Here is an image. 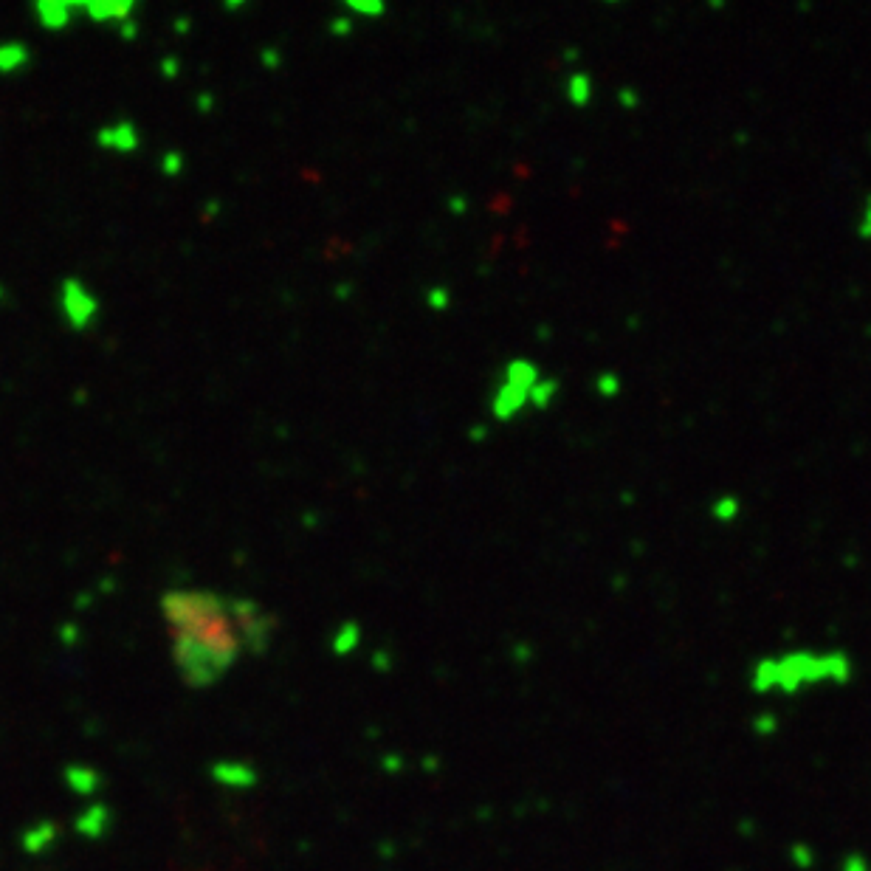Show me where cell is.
Returning a JSON list of instances; mask_svg holds the SVG:
<instances>
[{
  "instance_id": "cell-1",
  "label": "cell",
  "mask_w": 871,
  "mask_h": 871,
  "mask_svg": "<svg viewBox=\"0 0 871 871\" xmlns=\"http://www.w3.org/2000/svg\"><path fill=\"white\" fill-rule=\"evenodd\" d=\"M170 623L172 660L189 688L215 685L243 657L229 598L215 590H170L161 595Z\"/></svg>"
},
{
  "instance_id": "cell-2",
  "label": "cell",
  "mask_w": 871,
  "mask_h": 871,
  "mask_svg": "<svg viewBox=\"0 0 871 871\" xmlns=\"http://www.w3.org/2000/svg\"><path fill=\"white\" fill-rule=\"evenodd\" d=\"M855 657L843 649H787L762 654L747 669L756 697L795 700L818 688H843L855 680Z\"/></svg>"
},
{
  "instance_id": "cell-3",
  "label": "cell",
  "mask_w": 871,
  "mask_h": 871,
  "mask_svg": "<svg viewBox=\"0 0 871 871\" xmlns=\"http://www.w3.org/2000/svg\"><path fill=\"white\" fill-rule=\"evenodd\" d=\"M542 367L533 364L530 358H511L502 373H499L497 387L491 395V418L499 423L519 418L525 409H530V392L536 387V381L542 378Z\"/></svg>"
},
{
  "instance_id": "cell-4",
  "label": "cell",
  "mask_w": 871,
  "mask_h": 871,
  "mask_svg": "<svg viewBox=\"0 0 871 871\" xmlns=\"http://www.w3.org/2000/svg\"><path fill=\"white\" fill-rule=\"evenodd\" d=\"M229 612H232L240 640H243V652L251 657L268 652L274 632H277V618L251 598H229Z\"/></svg>"
},
{
  "instance_id": "cell-5",
  "label": "cell",
  "mask_w": 871,
  "mask_h": 871,
  "mask_svg": "<svg viewBox=\"0 0 871 871\" xmlns=\"http://www.w3.org/2000/svg\"><path fill=\"white\" fill-rule=\"evenodd\" d=\"M60 308H63L68 327L82 333V330H88L96 322V316H99V299L82 282L68 277L60 285Z\"/></svg>"
},
{
  "instance_id": "cell-6",
  "label": "cell",
  "mask_w": 871,
  "mask_h": 871,
  "mask_svg": "<svg viewBox=\"0 0 871 871\" xmlns=\"http://www.w3.org/2000/svg\"><path fill=\"white\" fill-rule=\"evenodd\" d=\"M139 141V130H136L133 122H127V119H122V122H116V125L110 127H102L99 136H96V144L102 150H113V153H122V156L136 153L139 150Z\"/></svg>"
},
{
  "instance_id": "cell-7",
  "label": "cell",
  "mask_w": 871,
  "mask_h": 871,
  "mask_svg": "<svg viewBox=\"0 0 871 871\" xmlns=\"http://www.w3.org/2000/svg\"><path fill=\"white\" fill-rule=\"evenodd\" d=\"M32 12L43 29H48V32H60V29H65V26L74 20L77 12H82V3H68V0H63V3H57V0H40V3H34Z\"/></svg>"
},
{
  "instance_id": "cell-8",
  "label": "cell",
  "mask_w": 871,
  "mask_h": 871,
  "mask_svg": "<svg viewBox=\"0 0 871 871\" xmlns=\"http://www.w3.org/2000/svg\"><path fill=\"white\" fill-rule=\"evenodd\" d=\"M212 776L218 778L223 787H229V790H251V787L257 784V773H254V767H249V764H240V762L215 764Z\"/></svg>"
},
{
  "instance_id": "cell-9",
  "label": "cell",
  "mask_w": 871,
  "mask_h": 871,
  "mask_svg": "<svg viewBox=\"0 0 871 871\" xmlns=\"http://www.w3.org/2000/svg\"><path fill=\"white\" fill-rule=\"evenodd\" d=\"M136 12V3H113V0H105V3H82V15H88L94 23H125Z\"/></svg>"
},
{
  "instance_id": "cell-10",
  "label": "cell",
  "mask_w": 871,
  "mask_h": 871,
  "mask_svg": "<svg viewBox=\"0 0 871 871\" xmlns=\"http://www.w3.org/2000/svg\"><path fill=\"white\" fill-rule=\"evenodd\" d=\"M32 63V48L26 43H0V74H17Z\"/></svg>"
},
{
  "instance_id": "cell-11",
  "label": "cell",
  "mask_w": 871,
  "mask_h": 871,
  "mask_svg": "<svg viewBox=\"0 0 871 871\" xmlns=\"http://www.w3.org/2000/svg\"><path fill=\"white\" fill-rule=\"evenodd\" d=\"M333 652L339 654V657H347V654H353L361 646V626H358L356 621H344L336 632H333Z\"/></svg>"
},
{
  "instance_id": "cell-12",
  "label": "cell",
  "mask_w": 871,
  "mask_h": 871,
  "mask_svg": "<svg viewBox=\"0 0 871 871\" xmlns=\"http://www.w3.org/2000/svg\"><path fill=\"white\" fill-rule=\"evenodd\" d=\"M592 77L587 74V71H573L570 77H567V99L576 105V108H587L592 99Z\"/></svg>"
},
{
  "instance_id": "cell-13",
  "label": "cell",
  "mask_w": 871,
  "mask_h": 871,
  "mask_svg": "<svg viewBox=\"0 0 871 871\" xmlns=\"http://www.w3.org/2000/svg\"><path fill=\"white\" fill-rule=\"evenodd\" d=\"M559 389H561L559 378H553V375H542V378L536 381L533 392H530V409H547V406L559 398Z\"/></svg>"
},
{
  "instance_id": "cell-14",
  "label": "cell",
  "mask_w": 871,
  "mask_h": 871,
  "mask_svg": "<svg viewBox=\"0 0 871 871\" xmlns=\"http://www.w3.org/2000/svg\"><path fill=\"white\" fill-rule=\"evenodd\" d=\"M65 781L79 795H91L99 787V776H96L91 767H68L65 770Z\"/></svg>"
},
{
  "instance_id": "cell-15",
  "label": "cell",
  "mask_w": 871,
  "mask_h": 871,
  "mask_svg": "<svg viewBox=\"0 0 871 871\" xmlns=\"http://www.w3.org/2000/svg\"><path fill=\"white\" fill-rule=\"evenodd\" d=\"M708 511H711V519L722 522V525H731L742 514V502L733 497V494H725V497H716Z\"/></svg>"
},
{
  "instance_id": "cell-16",
  "label": "cell",
  "mask_w": 871,
  "mask_h": 871,
  "mask_svg": "<svg viewBox=\"0 0 871 871\" xmlns=\"http://www.w3.org/2000/svg\"><path fill=\"white\" fill-rule=\"evenodd\" d=\"M54 840H57V826L40 824V826H34V829H29V832L23 835V846H26V852L37 855V852H43L46 846H51Z\"/></svg>"
},
{
  "instance_id": "cell-17",
  "label": "cell",
  "mask_w": 871,
  "mask_h": 871,
  "mask_svg": "<svg viewBox=\"0 0 871 871\" xmlns=\"http://www.w3.org/2000/svg\"><path fill=\"white\" fill-rule=\"evenodd\" d=\"M77 829L82 832V835H88V838L105 835V829H108V809L105 807L88 809V812L77 821Z\"/></svg>"
},
{
  "instance_id": "cell-18",
  "label": "cell",
  "mask_w": 871,
  "mask_h": 871,
  "mask_svg": "<svg viewBox=\"0 0 871 871\" xmlns=\"http://www.w3.org/2000/svg\"><path fill=\"white\" fill-rule=\"evenodd\" d=\"M595 389L604 395V398H612V395H618L621 392V378L615 373H604L595 378Z\"/></svg>"
},
{
  "instance_id": "cell-19",
  "label": "cell",
  "mask_w": 871,
  "mask_h": 871,
  "mask_svg": "<svg viewBox=\"0 0 871 871\" xmlns=\"http://www.w3.org/2000/svg\"><path fill=\"white\" fill-rule=\"evenodd\" d=\"M347 9H350L353 15H370V17H381L384 12H387L384 3H364V0H347Z\"/></svg>"
},
{
  "instance_id": "cell-20",
  "label": "cell",
  "mask_w": 871,
  "mask_h": 871,
  "mask_svg": "<svg viewBox=\"0 0 871 871\" xmlns=\"http://www.w3.org/2000/svg\"><path fill=\"white\" fill-rule=\"evenodd\" d=\"M857 237H860V240H871V195H866V201H863V206H860Z\"/></svg>"
},
{
  "instance_id": "cell-21",
  "label": "cell",
  "mask_w": 871,
  "mask_h": 871,
  "mask_svg": "<svg viewBox=\"0 0 871 871\" xmlns=\"http://www.w3.org/2000/svg\"><path fill=\"white\" fill-rule=\"evenodd\" d=\"M181 170H184V156H181V153H167L164 161H161V172H164L167 178H178Z\"/></svg>"
},
{
  "instance_id": "cell-22",
  "label": "cell",
  "mask_w": 871,
  "mask_h": 871,
  "mask_svg": "<svg viewBox=\"0 0 871 871\" xmlns=\"http://www.w3.org/2000/svg\"><path fill=\"white\" fill-rule=\"evenodd\" d=\"M840 871H871V863L863 855H846L840 863Z\"/></svg>"
},
{
  "instance_id": "cell-23",
  "label": "cell",
  "mask_w": 871,
  "mask_h": 871,
  "mask_svg": "<svg viewBox=\"0 0 871 871\" xmlns=\"http://www.w3.org/2000/svg\"><path fill=\"white\" fill-rule=\"evenodd\" d=\"M426 302H429L435 311H446V308H449V291H446V288H432L429 296H426Z\"/></svg>"
},
{
  "instance_id": "cell-24",
  "label": "cell",
  "mask_w": 871,
  "mask_h": 871,
  "mask_svg": "<svg viewBox=\"0 0 871 871\" xmlns=\"http://www.w3.org/2000/svg\"><path fill=\"white\" fill-rule=\"evenodd\" d=\"M793 855H795L793 860L801 866V869L812 866V849H809V846H801V843H798V846H793Z\"/></svg>"
},
{
  "instance_id": "cell-25",
  "label": "cell",
  "mask_w": 871,
  "mask_h": 871,
  "mask_svg": "<svg viewBox=\"0 0 871 871\" xmlns=\"http://www.w3.org/2000/svg\"><path fill=\"white\" fill-rule=\"evenodd\" d=\"M119 34L125 37V40H136L139 37V20H125V23H119Z\"/></svg>"
},
{
  "instance_id": "cell-26",
  "label": "cell",
  "mask_w": 871,
  "mask_h": 871,
  "mask_svg": "<svg viewBox=\"0 0 871 871\" xmlns=\"http://www.w3.org/2000/svg\"><path fill=\"white\" fill-rule=\"evenodd\" d=\"M178 71H181V63H178L175 57H164V60H161V74H164L167 79L178 77Z\"/></svg>"
},
{
  "instance_id": "cell-27",
  "label": "cell",
  "mask_w": 871,
  "mask_h": 871,
  "mask_svg": "<svg viewBox=\"0 0 871 871\" xmlns=\"http://www.w3.org/2000/svg\"><path fill=\"white\" fill-rule=\"evenodd\" d=\"M353 29V20H347V17H339V20H333V26H330V32L333 34H347Z\"/></svg>"
},
{
  "instance_id": "cell-28",
  "label": "cell",
  "mask_w": 871,
  "mask_h": 871,
  "mask_svg": "<svg viewBox=\"0 0 871 871\" xmlns=\"http://www.w3.org/2000/svg\"><path fill=\"white\" fill-rule=\"evenodd\" d=\"M263 63H265V68H280V54H277L274 48H265Z\"/></svg>"
},
{
  "instance_id": "cell-29",
  "label": "cell",
  "mask_w": 871,
  "mask_h": 871,
  "mask_svg": "<svg viewBox=\"0 0 871 871\" xmlns=\"http://www.w3.org/2000/svg\"><path fill=\"white\" fill-rule=\"evenodd\" d=\"M212 105H215V99H212L209 94H203L201 99H198V110H201V113H209V110H212Z\"/></svg>"
},
{
  "instance_id": "cell-30",
  "label": "cell",
  "mask_w": 871,
  "mask_h": 871,
  "mask_svg": "<svg viewBox=\"0 0 871 871\" xmlns=\"http://www.w3.org/2000/svg\"><path fill=\"white\" fill-rule=\"evenodd\" d=\"M621 102H623V105H629V108H635V94L623 88V91H621Z\"/></svg>"
},
{
  "instance_id": "cell-31",
  "label": "cell",
  "mask_w": 871,
  "mask_h": 871,
  "mask_svg": "<svg viewBox=\"0 0 871 871\" xmlns=\"http://www.w3.org/2000/svg\"><path fill=\"white\" fill-rule=\"evenodd\" d=\"M175 29H178L181 34L189 32V17H178V20H175Z\"/></svg>"
},
{
  "instance_id": "cell-32",
  "label": "cell",
  "mask_w": 871,
  "mask_h": 871,
  "mask_svg": "<svg viewBox=\"0 0 871 871\" xmlns=\"http://www.w3.org/2000/svg\"><path fill=\"white\" fill-rule=\"evenodd\" d=\"M452 209H454V212H463V209H466V203H463V198H454Z\"/></svg>"
},
{
  "instance_id": "cell-33",
  "label": "cell",
  "mask_w": 871,
  "mask_h": 871,
  "mask_svg": "<svg viewBox=\"0 0 871 871\" xmlns=\"http://www.w3.org/2000/svg\"><path fill=\"white\" fill-rule=\"evenodd\" d=\"M0 302H3V288H0Z\"/></svg>"
}]
</instances>
